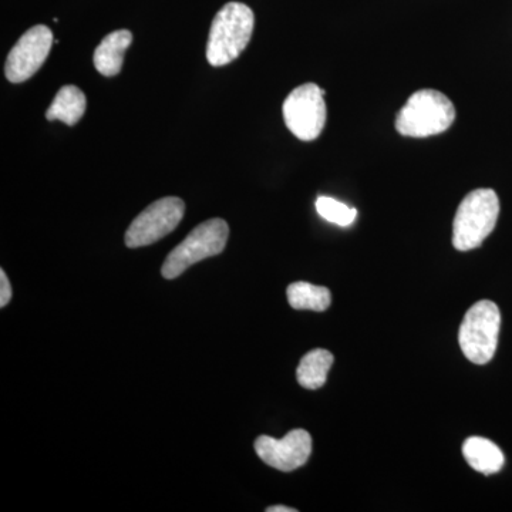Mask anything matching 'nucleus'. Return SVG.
<instances>
[{"label": "nucleus", "mask_w": 512, "mask_h": 512, "mask_svg": "<svg viewBox=\"0 0 512 512\" xmlns=\"http://www.w3.org/2000/svg\"><path fill=\"white\" fill-rule=\"evenodd\" d=\"M133 43L130 30H116L101 40L94 52V67L106 77L117 76L123 67L124 55Z\"/></svg>", "instance_id": "obj_10"}, {"label": "nucleus", "mask_w": 512, "mask_h": 512, "mask_svg": "<svg viewBox=\"0 0 512 512\" xmlns=\"http://www.w3.org/2000/svg\"><path fill=\"white\" fill-rule=\"evenodd\" d=\"M332 353L325 349H315L306 353L296 370V377L302 387L308 390H318L328 379L330 367L333 365Z\"/></svg>", "instance_id": "obj_13"}, {"label": "nucleus", "mask_w": 512, "mask_h": 512, "mask_svg": "<svg viewBox=\"0 0 512 512\" xmlns=\"http://www.w3.org/2000/svg\"><path fill=\"white\" fill-rule=\"evenodd\" d=\"M268 512H296L295 508L285 507V505H274V507L266 508Z\"/></svg>", "instance_id": "obj_17"}, {"label": "nucleus", "mask_w": 512, "mask_h": 512, "mask_svg": "<svg viewBox=\"0 0 512 512\" xmlns=\"http://www.w3.org/2000/svg\"><path fill=\"white\" fill-rule=\"evenodd\" d=\"M456 120L454 104L437 90L413 93L399 111L396 130L404 137L426 138L444 133Z\"/></svg>", "instance_id": "obj_2"}, {"label": "nucleus", "mask_w": 512, "mask_h": 512, "mask_svg": "<svg viewBox=\"0 0 512 512\" xmlns=\"http://www.w3.org/2000/svg\"><path fill=\"white\" fill-rule=\"evenodd\" d=\"M500 215V200L494 190L480 188L470 192L458 207L453 224V245L467 252L480 247L494 231Z\"/></svg>", "instance_id": "obj_3"}, {"label": "nucleus", "mask_w": 512, "mask_h": 512, "mask_svg": "<svg viewBox=\"0 0 512 512\" xmlns=\"http://www.w3.org/2000/svg\"><path fill=\"white\" fill-rule=\"evenodd\" d=\"M325 90L318 84L306 83L296 87L286 97L282 113L289 131L302 141L316 140L326 124Z\"/></svg>", "instance_id": "obj_6"}, {"label": "nucleus", "mask_w": 512, "mask_h": 512, "mask_svg": "<svg viewBox=\"0 0 512 512\" xmlns=\"http://www.w3.org/2000/svg\"><path fill=\"white\" fill-rule=\"evenodd\" d=\"M288 301L298 311L325 312L332 302V295L325 286L295 282L288 286Z\"/></svg>", "instance_id": "obj_14"}, {"label": "nucleus", "mask_w": 512, "mask_h": 512, "mask_svg": "<svg viewBox=\"0 0 512 512\" xmlns=\"http://www.w3.org/2000/svg\"><path fill=\"white\" fill-rule=\"evenodd\" d=\"M501 313L491 301L471 306L461 322L458 343L464 356L476 365H485L497 352Z\"/></svg>", "instance_id": "obj_5"}, {"label": "nucleus", "mask_w": 512, "mask_h": 512, "mask_svg": "<svg viewBox=\"0 0 512 512\" xmlns=\"http://www.w3.org/2000/svg\"><path fill=\"white\" fill-rule=\"evenodd\" d=\"M185 204L181 198H161L131 222L126 232L128 248H141L160 241L178 227L183 220Z\"/></svg>", "instance_id": "obj_7"}, {"label": "nucleus", "mask_w": 512, "mask_h": 512, "mask_svg": "<svg viewBox=\"0 0 512 512\" xmlns=\"http://www.w3.org/2000/svg\"><path fill=\"white\" fill-rule=\"evenodd\" d=\"M255 16L249 6L229 2L217 13L208 37L207 59L214 67L227 66L247 49L254 33Z\"/></svg>", "instance_id": "obj_1"}, {"label": "nucleus", "mask_w": 512, "mask_h": 512, "mask_svg": "<svg viewBox=\"0 0 512 512\" xmlns=\"http://www.w3.org/2000/svg\"><path fill=\"white\" fill-rule=\"evenodd\" d=\"M12 299V286L5 271H0V308H5Z\"/></svg>", "instance_id": "obj_16"}, {"label": "nucleus", "mask_w": 512, "mask_h": 512, "mask_svg": "<svg viewBox=\"0 0 512 512\" xmlns=\"http://www.w3.org/2000/svg\"><path fill=\"white\" fill-rule=\"evenodd\" d=\"M228 235V224L221 218L202 222L170 252L161 274L165 279H175L197 262L220 255L227 245Z\"/></svg>", "instance_id": "obj_4"}, {"label": "nucleus", "mask_w": 512, "mask_h": 512, "mask_svg": "<svg viewBox=\"0 0 512 512\" xmlns=\"http://www.w3.org/2000/svg\"><path fill=\"white\" fill-rule=\"evenodd\" d=\"M255 451L269 467L289 473L305 466L311 457L312 437L301 429L292 430L281 440L261 436L255 441Z\"/></svg>", "instance_id": "obj_9"}, {"label": "nucleus", "mask_w": 512, "mask_h": 512, "mask_svg": "<svg viewBox=\"0 0 512 512\" xmlns=\"http://www.w3.org/2000/svg\"><path fill=\"white\" fill-rule=\"evenodd\" d=\"M53 43V32L47 26L36 25L29 29L10 50L5 64L6 79L10 83L29 80L46 62Z\"/></svg>", "instance_id": "obj_8"}, {"label": "nucleus", "mask_w": 512, "mask_h": 512, "mask_svg": "<svg viewBox=\"0 0 512 512\" xmlns=\"http://www.w3.org/2000/svg\"><path fill=\"white\" fill-rule=\"evenodd\" d=\"M86 109V94L79 87L64 86L47 109L46 119L49 121L60 120L67 126H74L82 119Z\"/></svg>", "instance_id": "obj_12"}, {"label": "nucleus", "mask_w": 512, "mask_h": 512, "mask_svg": "<svg viewBox=\"0 0 512 512\" xmlns=\"http://www.w3.org/2000/svg\"><path fill=\"white\" fill-rule=\"evenodd\" d=\"M316 211L323 220L339 225V227H349L357 218L356 208L349 207V205L330 197H319L316 200Z\"/></svg>", "instance_id": "obj_15"}, {"label": "nucleus", "mask_w": 512, "mask_h": 512, "mask_svg": "<svg viewBox=\"0 0 512 512\" xmlns=\"http://www.w3.org/2000/svg\"><path fill=\"white\" fill-rule=\"evenodd\" d=\"M463 456L468 466L485 476L498 473L505 463L501 448L484 437H470L464 441Z\"/></svg>", "instance_id": "obj_11"}]
</instances>
